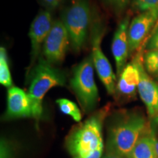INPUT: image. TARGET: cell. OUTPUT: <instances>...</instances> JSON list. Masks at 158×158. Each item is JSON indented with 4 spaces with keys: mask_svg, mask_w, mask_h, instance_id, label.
I'll list each match as a JSON object with an SVG mask.
<instances>
[{
    "mask_svg": "<svg viewBox=\"0 0 158 158\" xmlns=\"http://www.w3.org/2000/svg\"><path fill=\"white\" fill-rule=\"evenodd\" d=\"M130 16H126L118 24L112 41L111 51L116 62V76L119 77L125 68L126 61L129 54L128 29Z\"/></svg>",
    "mask_w": 158,
    "mask_h": 158,
    "instance_id": "8fae6325",
    "label": "cell"
},
{
    "mask_svg": "<svg viewBox=\"0 0 158 158\" xmlns=\"http://www.w3.org/2000/svg\"><path fill=\"white\" fill-rule=\"evenodd\" d=\"M157 27H158V20H157V22H156V24L155 25V27H154V29H153V31H154V30H155V29H157Z\"/></svg>",
    "mask_w": 158,
    "mask_h": 158,
    "instance_id": "484cf974",
    "label": "cell"
},
{
    "mask_svg": "<svg viewBox=\"0 0 158 158\" xmlns=\"http://www.w3.org/2000/svg\"><path fill=\"white\" fill-rule=\"evenodd\" d=\"M102 151H103V146H102V147H100V148H98V149L94 150L92 152L89 154L88 155H86V157L83 158H100L101 157Z\"/></svg>",
    "mask_w": 158,
    "mask_h": 158,
    "instance_id": "7402d4cb",
    "label": "cell"
},
{
    "mask_svg": "<svg viewBox=\"0 0 158 158\" xmlns=\"http://www.w3.org/2000/svg\"><path fill=\"white\" fill-rule=\"evenodd\" d=\"M66 82L64 73L43 58L31 70L28 95L31 102L32 117L39 122L43 114V99L51 89L63 86Z\"/></svg>",
    "mask_w": 158,
    "mask_h": 158,
    "instance_id": "3957f363",
    "label": "cell"
},
{
    "mask_svg": "<svg viewBox=\"0 0 158 158\" xmlns=\"http://www.w3.org/2000/svg\"><path fill=\"white\" fill-rule=\"evenodd\" d=\"M5 117L7 118L32 117L31 102L28 93L15 86L9 88Z\"/></svg>",
    "mask_w": 158,
    "mask_h": 158,
    "instance_id": "7c38bea8",
    "label": "cell"
},
{
    "mask_svg": "<svg viewBox=\"0 0 158 158\" xmlns=\"http://www.w3.org/2000/svg\"><path fill=\"white\" fill-rule=\"evenodd\" d=\"M154 122H155V124H158V115L156 116L155 117H154Z\"/></svg>",
    "mask_w": 158,
    "mask_h": 158,
    "instance_id": "d4e9b609",
    "label": "cell"
},
{
    "mask_svg": "<svg viewBox=\"0 0 158 158\" xmlns=\"http://www.w3.org/2000/svg\"><path fill=\"white\" fill-rule=\"evenodd\" d=\"M158 20V13L155 12L141 13L132 20L128 29L129 52L133 53L139 48Z\"/></svg>",
    "mask_w": 158,
    "mask_h": 158,
    "instance_id": "30bf717a",
    "label": "cell"
},
{
    "mask_svg": "<svg viewBox=\"0 0 158 158\" xmlns=\"http://www.w3.org/2000/svg\"><path fill=\"white\" fill-rule=\"evenodd\" d=\"M109 111L106 106L75 127L67 138V147L73 158H83L103 146L102 124Z\"/></svg>",
    "mask_w": 158,
    "mask_h": 158,
    "instance_id": "7a4b0ae2",
    "label": "cell"
},
{
    "mask_svg": "<svg viewBox=\"0 0 158 158\" xmlns=\"http://www.w3.org/2000/svg\"><path fill=\"white\" fill-rule=\"evenodd\" d=\"M143 65L147 73L158 75V48L149 50L143 56Z\"/></svg>",
    "mask_w": 158,
    "mask_h": 158,
    "instance_id": "e0dca14e",
    "label": "cell"
},
{
    "mask_svg": "<svg viewBox=\"0 0 158 158\" xmlns=\"http://www.w3.org/2000/svg\"><path fill=\"white\" fill-rule=\"evenodd\" d=\"M154 136L152 131L142 135L132 150L130 158H157Z\"/></svg>",
    "mask_w": 158,
    "mask_h": 158,
    "instance_id": "5bb4252c",
    "label": "cell"
},
{
    "mask_svg": "<svg viewBox=\"0 0 158 158\" xmlns=\"http://www.w3.org/2000/svg\"><path fill=\"white\" fill-rule=\"evenodd\" d=\"M59 109L63 114L72 117L77 122H81L82 118L81 113L77 105L68 99L60 98L56 100Z\"/></svg>",
    "mask_w": 158,
    "mask_h": 158,
    "instance_id": "2e32d148",
    "label": "cell"
},
{
    "mask_svg": "<svg viewBox=\"0 0 158 158\" xmlns=\"http://www.w3.org/2000/svg\"><path fill=\"white\" fill-rule=\"evenodd\" d=\"M133 7L141 13L155 12L158 13V0H133Z\"/></svg>",
    "mask_w": 158,
    "mask_h": 158,
    "instance_id": "ac0fdd59",
    "label": "cell"
},
{
    "mask_svg": "<svg viewBox=\"0 0 158 158\" xmlns=\"http://www.w3.org/2000/svg\"><path fill=\"white\" fill-rule=\"evenodd\" d=\"M92 57L94 67L98 75L109 94H113L116 90V75L106 55L102 52L101 43L104 31L101 23L94 21L91 30Z\"/></svg>",
    "mask_w": 158,
    "mask_h": 158,
    "instance_id": "8992f818",
    "label": "cell"
},
{
    "mask_svg": "<svg viewBox=\"0 0 158 158\" xmlns=\"http://www.w3.org/2000/svg\"><path fill=\"white\" fill-rule=\"evenodd\" d=\"M39 2L41 5L46 8V10H53L61 5L63 0H39Z\"/></svg>",
    "mask_w": 158,
    "mask_h": 158,
    "instance_id": "ffe728a7",
    "label": "cell"
},
{
    "mask_svg": "<svg viewBox=\"0 0 158 158\" xmlns=\"http://www.w3.org/2000/svg\"><path fill=\"white\" fill-rule=\"evenodd\" d=\"M140 81V72L135 59L125 66L118 77L116 89L120 94L130 97L135 94Z\"/></svg>",
    "mask_w": 158,
    "mask_h": 158,
    "instance_id": "4fadbf2b",
    "label": "cell"
},
{
    "mask_svg": "<svg viewBox=\"0 0 158 158\" xmlns=\"http://www.w3.org/2000/svg\"><path fill=\"white\" fill-rule=\"evenodd\" d=\"M54 21L50 11L43 10L40 12L31 22L29 32L31 47L30 68L36 62L45 40L52 28Z\"/></svg>",
    "mask_w": 158,
    "mask_h": 158,
    "instance_id": "ba28073f",
    "label": "cell"
},
{
    "mask_svg": "<svg viewBox=\"0 0 158 158\" xmlns=\"http://www.w3.org/2000/svg\"><path fill=\"white\" fill-rule=\"evenodd\" d=\"M103 158H124L122 156L118 155V154L114 153V152H107L106 155H105Z\"/></svg>",
    "mask_w": 158,
    "mask_h": 158,
    "instance_id": "603a6c76",
    "label": "cell"
},
{
    "mask_svg": "<svg viewBox=\"0 0 158 158\" xmlns=\"http://www.w3.org/2000/svg\"><path fill=\"white\" fill-rule=\"evenodd\" d=\"M146 129L147 121L141 114L133 112L118 114L110 124L107 152L130 158L132 150Z\"/></svg>",
    "mask_w": 158,
    "mask_h": 158,
    "instance_id": "6da1fadb",
    "label": "cell"
},
{
    "mask_svg": "<svg viewBox=\"0 0 158 158\" xmlns=\"http://www.w3.org/2000/svg\"><path fill=\"white\" fill-rule=\"evenodd\" d=\"M61 21L68 32L71 47L79 52L86 43L92 21L89 1L73 0L64 9Z\"/></svg>",
    "mask_w": 158,
    "mask_h": 158,
    "instance_id": "277c9868",
    "label": "cell"
},
{
    "mask_svg": "<svg viewBox=\"0 0 158 158\" xmlns=\"http://www.w3.org/2000/svg\"><path fill=\"white\" fill-rule=\"evenodd\" d=\"M0 83L5 87L10 88L13 86L7 54L4 47L0 48Z\"/></svg>",
    "mask_w": 158,
    "mask_h": 158,
    "instance_id": "9a60e30c",
    "label": "cell"
},
{
    "mask_svg": "<svg viewBox=\"0 0 158 158\" xmlns=\"http://www.w3.org/2000/svg\"><path fill=\"white\" fill-rule=\"evenodd\" d=\"M156 78H157V81H158V75L157 76H156Z\"/></svg>",
    "mask_w": 158,
    "mask_h": 158,
    "instance_id": "4316f807",
    "label": "cell"
},
{
    "mask_svg": "<svg viewBox=\"0 0 158 158\" xmlns=\"http://www.w3.org/2000/svg\"><path fill=\"white\" fill-rule=\"evenodd\" d=\"M154 140H155V149H156V154H157V157L158 158V141L156 138L155 135L154 136Z\"/></svg>",
    "mask_w": 158,
    "mask_h": 158,
    "instance_id": "cb8c5ba5",
    "label": "cell"
},
{
    "mask_svg": "<svg viewBox=\"0 0 158 158\" xmlns=\"http://www.w3.org/2000/svg\"><path fill=\"white\" fill-rule=\"evenodd\" d=\"M70 43V37L64 23L59 20L54 21L43 46L45 60L53 65L62 63Z\"/></svg>",
    "mask_w": 158,
    "mask_h": 158,
    "instance_id": "52a82bcc",
    "label": "cell"
},
{
    "mask_svg": "<svg viewBox=\"0 0 158 158\" xmlns=\"http://www.w3.org/2000/svg\"><path fill=\"white\" fill-rule=\"evenodd\" d=\"M135 60L140 72V81L138 86V93L146 106L149 116L155 117L158 115V84L147 74L141 56L138 55Z\"/></svg>",
    "mask_w": 158,
    "mask_h": 158,
    "instance_id": "9c48e42d",
    "label": "cell"
},
{
    "mask_svg": "<svg viewBox=\"0 0 158 158\" xmlns=\"http://www.w3.org/2000/svg\"><path fill=\"white\" fill-rule=\"evenodd\" d=\"M102 2L116 13H121L127 7L130 0H102Z\"/></svg>",
    "mask_w": 158,
    "mask_h": 158,
    "instance_id": "d6986e66",
    "label": "cell"
},
{
    "mask_svg": "<svg viewBox=\"0 0 158 158\" xmlns=\"http://www.w3.org/2000/svg\"><path fill=\"white\" fill-rule=\"evenodd\" d=\"M147 48L149 50L158 48V27L155 30L152 31V34L147 44Z\"/></svg>",
    "mask_w": 158,
    "mask_h": 158,
    "instance_id": "44dd1931",
    "label": "cell"
},
{
    "mask_svg": "<svg viewBox=\"0 0 158 158\" xmlns=\"http://www.w3.org/2000/svg\"><path fill=\"white\" fill-rule=\"evenodd\" d=\"M94 68L92 55H89L74 68L70 79L71 88L86 112L93 110L99 100Z\"/></svg>",
    "mask_w": 158,
    "mask_h": 158,
    "instance_id": "5b68a950",
    "label": "cell"
}]
</instances>
